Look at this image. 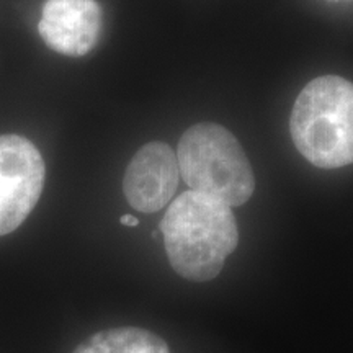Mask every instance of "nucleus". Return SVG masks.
Listing matches in <instances>:
<instances>
[{
	"instance_id": "7ed1b4c3",
	"label": "nucleus",
	"mask_w": 353,
	"mask_h": 353,
	"mask_svg": "<svg viewBox=\"0 0 353 353\" xmlns=\"http://www.w3.org/2000/svg\"><path fill=\"white\" fill-rule=\"evenodd\" d=\"M180 179L193 192L241 206L255 190L252 165L236 136L216 123H198L176 145Z\"/></svg>"
},
{
	"instance_id": "6e6552de",
	"label": "nucleus",
	"mask_w": 353,
	"mask_h": 353,
	"mask_svg": "<svg viewBox=\"0 0 353 353\" xmlns=\"http://www.w3.org/2000/svg\"><path fill=\"white\" fill-rule=\"evenodd\" d=\"M120 223L123 224V226H130V228H136V226H139V219H138V218H134V216H131V214H125V216H121V218H120Z\"/></svg>"
},
{
	"instance_id": "20e7f679",
	"label": "nucleus",
	"mask_w": 353,
	"mask_h": 353,
	"mask_svg": "<svg viewBox=\"0 0 353 353\" xmlns=\"http://www.w3.org/2000/svg\"><path fill=\"white\" fill-rule=\"evenodd\" d=\"M46 167L32 141L0 136V236L20 228L41 196Z\"/></svg>"
},
{
	"instance_id": "0eeeda50",
	"label": "nucleus",
	"mask_w": 353,
	"mask_h": 353,
	"mask_svg": "<svg viewBox=\"0 0 353 353\" xmlns=\"http://www.w3.org/2000/svg\"><path fill=\"white\" fill-rule=\"evenodd\" d=\"M74 353H170V350L164 339L151 330L114 327L88 337Z\"/></svg>"
},
{
	"instance_id": "f257e3e1",
	"label": "nucleus",
	"mask_w": 353,
	"mask_h": 353,
	"mask_svg": "<svg viewBox=\"0 0 353 353\" xmlns=\"http://www.w3.org/2000/svg\"><path fill=\"white\" fill-rule=\"evenodd\" d=\"M161 232L172 268L198 283L214 280L239 244L231 206L193 190L170 203Z\"/></svg>"
},
{
	"instance_id": "423d86ee",
	"label": "nucleus",
	"mask_w": 353,
	"mask_h": 353,
	"mask_svg": "<svg viewBox=\"0 0 353 353\" xmlns=\"http://www.w3.org/2000/svg\"><path fill=\"white\" fill-rule=\"evenodd\" d=\"M101 25L103 12L97 0H46L38 32L52 51L81 57L94 50Z\"/></svg>"
},
{
	"instance_id": "39448f33",
	"label": "nucleus",
	"mask_w": 353,
	"mask_h": 353,
	"mask_svg": "<svg viewBox=\"0 0 353 353\" xmlns=\"http://www.w3.org/2000/svg\"><path fill=\"white\" fill-rule=\"evenodd\" d=\"M180 170L176 154L167 143L152 141L144 144L123 179V192L130 205L141 213H156L174 200Z\"/></svg>"
},
{
	"instance_id": "f03ea898",
	"label": "nucleus",
	"mask_w": 353,
	"mask_h": 353,
	"mask_svg": "<svg viewBox=\"0 0 353 353\" xmlns=\"http://www.w3.org/2000/svg\"><path fill=\"white\" fill-rule=\"evenodd\" d=\"M298 152L319 169L353 164V83L341 76L312 79L290 117Z\"/></svg>"
}]
</instances>
